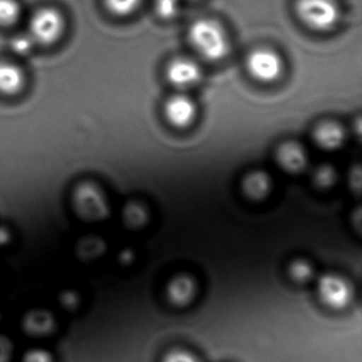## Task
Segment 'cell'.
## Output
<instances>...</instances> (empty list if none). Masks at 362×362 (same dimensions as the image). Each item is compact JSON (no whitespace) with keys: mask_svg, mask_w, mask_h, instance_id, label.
<instances>
[{"mask_svg":"<svg viewBox=\"0 0 362 362\" xmlns=\"http://www.w3.org/2000/svg\"><path fill=\"white\" fill-rule=\"evenodd\" d=\"M189 41L196 52L211 62L221 61L230 52L226 31L215 21L194 22L189 29Z\"/></svg>","mask_w":362,"mask_h":362,"instance_id":"6da1fadb","label":"cell"},{"mask_svg":"<svg viewBox=\"0 0 362 362\" xmlns=\"http://www.w3.org/2000/svg\"><path fill=\"white\" fill-rule=\"evenodd\" d=\"M296 13L315 31H329L338 24L340 10L334 0H298Z\"/></svg>","mask_w":362,"mask_h":362,"instance_id":"7a4b0ae2","label":"cell"},{"mask_svg":"<svg viewBox=\"0 0 362 362\" xmlns=\"http://www.w3.org/2000/svg\"><path fill=\"white\" fill-rule=\"evenodd\" d=\"M65 21L58 10L44 8L35 12L30 22V37L43 45L56 43L64 33Z\"/></svg>","mask_w":362,"mask_h":362,"instance_id":"3957f363","label":"cell"},{"mask_svg":"<svg viewBox=\"0 0 362 362\" xmlns=\"http://www.w3.org/2000/svg\"><path fill=\"white\" fill-rule=\"evenodd\" d=\"M247 69L254 79L264 83L276 81L284 71L281 57L271 49L253 50L247 59Z\"/></svg>","mask_w":362,"mask_h":362,"instance_id":"277c9868","label":"cell"},{"mask_svg":"<svg viewBox=\"0 0 362 362\" xmlns=\"http://www.w3.org/2000/svg\"><path fill=\"white\" fill-rule=\"evenodd\" d=\"M317 294L323 304L334 310L349 306L353 289L346 279L336 274L323 275L317 283Z\"/></svg>","mask_w":362,"mask_h":362,"instance_id":"5b68a950","label":"cell"},{"mask_svg":"<svg viewBox=\"0 0 362 362\" xmlns=\"http://www.w3.org/2000/svg\"><path fill=\"white\" fill-rule=\"evenodd\" d=\"M167 79L175 88L187 90L199 83L202 76L200 66L188 58L175 59L167 67Z\"/></svg>","mask_w":362,"mask_h":362,"instance_id":"8992f818","label":"cell"},{"mask_svg":"<svg viewBox=\"0 0 362 362\" xmlns=\"http://www.w3.org/2000/svg\"><path fill=\"white\" fill-rule=\"evenodd\" d=\"M165 116L173 126L186 128L194 122L197 116V105L192 99L183 94L170 97L165 103Z\"/></svg>","mask_w":362,"mask_h":362,"instance_id":"52a82bcc","label":"cell"},{"mask_svg":"<svg viewBox=\"0 0 362 362\" xmlns=\"http://www.w3.org/2000/svg\"><path fill=\"white\" fill-rule=\"evenodd\" d=\"M276 162L281 169L289 173H300L308 166V153L306 149L294 141H288L276 150Z\"/></svg>","mask_w":362,"mask_h":362,"instance_id":"ba28073f","label":"cell"},{"mask_svg":"<svg viewBox=\"0 0 362 362\" xmlns=\"http://www.w3.org/2000/svg\"><path fill=\"white\" fill-rule=\"evenodd\" d=\"M198 285L194 277L180 274L173 277L167 286V298L177 307L186 306L196 298Z\"/></svg>","mask_w":362,"mask_h":362,"instance_id":"9c48e42d","label":"cell"},{"mask_svg":"<svg viewBox=\"0 0 362 362\" xmlns=\"http://www.w3.org/2000/svg\"><path fill=\"white\" fill-rule=\"evenodd\" d=\"M315 145L326 151L340 149L345 141V132L340 124L334 122H321L313 131Z\"/></svg>","mask_w":362,"mask_h":362,"instance_id":"30bf717a","label":"cell"},{"mask_svg":"<svg viewBox=\"0 0 362 362\" xmlns=\"http://www.w3.org/2000/svg\"><path fill=\"white\" fill-rule=\"evenodd\" d=\"M243 190L247 198L252 200H262L270 194L272 179L266 171L254 170L243 177Z\"/></svg>","mask_w":362,"mask_h":362,"instance_id":"8fae6325","label":"cell"},{"mask_svg":"<svg viewBox=\"0 0 362 362\" xmlns=\"http://www.w3.org/2000/svg\"><path fill=\"white\" fill-rule=\"evenodd\" d=\"M25 75L22 69L12 63L0 62V93L16 95L22 90Z\"/></svg>","mask_w":362,"mask_h":362,"instance_id":"7c38bea8","label":"cell"},{"mask_svg":"<svg viewBox=\"0 0 362 362\" xmlns=\"http://www.w3.org/2000/svg\"><path fill=\"white\" fill-rule=\"evenodd\" d=\"M338 179V173L332 165L322 164L315 169L313 182L320 189H327L334 185Z\"/></svg>","mask_w":362,"mask_h":362,"instance_id":"4fadbf2b","label":"cell"},{"mask_svg":"<svg viewBox=\"0 0 362 362\" xmlns=\"http://www.w3.org/2000/svg\"><path fill=\"white\" fill-rule=\"evenodd\" d=\"M20 16V4L16 0H0V26L16 24Z\"/></svg>","mask_w":362,"mask_h":362,"instance_id":"5bb4252c","label":"cell"},{"mask_svg":"<svg viewBox=\"0 0 362 362\" xmlns=\"http://www.w3.org/2000/svg\"><path fill=\"white\" fill-rule=\"evenodd\" d=\"M105 5L114 16H128L136 11L141 0H105Z\"/></svg>","mask_w":362,"mask_h":362,"instance_id":"9a60e30c","label":"cell"},{"mask_svg":"<svg viewBox=\"0 0 362 362\" xmlns=\"http://www.w3.org/2000/svg\"><path fill=\"white\" fill-rule=\"evenodd\" d=\"M289 274L292 279L298 283H307L310 281L315 274L310 262L304 259L294 260L289 267Z\"/></svg>","mask_w":362,"mask_h":362,"instance_id":"2e32d148","label":"cell"},{"mask_svg":"<svg viewBox=\"0 0 362 362\" xmlns=\"http://www.w3.org/2000/svg\"><path fill=\"white\" fill-rule=\"evenodd\" d=\"M27 330L31 334H46V332H49L50 328L52 327V324H54V321H52V317H50L49 313H45L44 317H42V321H37L35 317H33V313L29 315L28 319H26Z\"/></svg>","mask_w":362,"mask_h":362,"instance_id":"e0dca14e","label":"cell"},{"mask_svg":"<svg viewBox=\"0 0 362 362\" xmlns=\"http://www.w3.org/2000/svg\"><path fill=\"white\" fill-rule=\"evenodd\" d=\"M156 13L164 20L175 18L180 11L179 0H156Z\"/></svg>","mask_w":362,"mask_h":362,"instance_id":"ac0fdd59","label":"cell"},{"mask_svg":"<svg viewBox=\"0 0 362 362\" xmlns=\"http://www.w3.org/2000/svg\"><path fill=\"white\" fill-rule=\"evenodd\" d=\"M33 43L35 41L30 35H18L12 40L11 48L16 54L25 56L31 52Z\"/></svg>","mask_w":362,"mask_h":362,"instance_id":"d6986e66","label":"cell"},{"mask_svg":"<svg viewBox=\"0 0 362 362\" xmlns=\"http://www.w3.org/2000/svg\"><path fill=\"white\" fill-rule=\"evenodd\" d=\"M163 362H199L192 354L183 351H175L169 353Z\"/></svg>","mask_w":362,"mask_h":362,"instance_id":"ffe728a7","label":"cell"},{"mask_svg":"<svg viewBox=\"0 0 362 362\" xmlns=\"http://www.w3.org/2000/svg\"><path fill=\"white\" fill-rule=\"evenodd\" d=\"M24 362H52V358L47 351L35 349L27 354Z\"/></svg>","mask_w":362,"mask_h":362,"instance_id":"44dd1931","label":"cell"},{"mask_svg":"<svg viewBox=\"0 0 362 362\" xmlns=\"http://www.w3.org/2000/svg\"><path fill=\"white\" fill-rule=\"evenodd\" d=\"M11 357V346L6 339L0 337V362H9Z\"/></svg>","mask_w":362,"mask_h":362,"instance_id":"7402d4cb","label":"cell"}]
</instances>
